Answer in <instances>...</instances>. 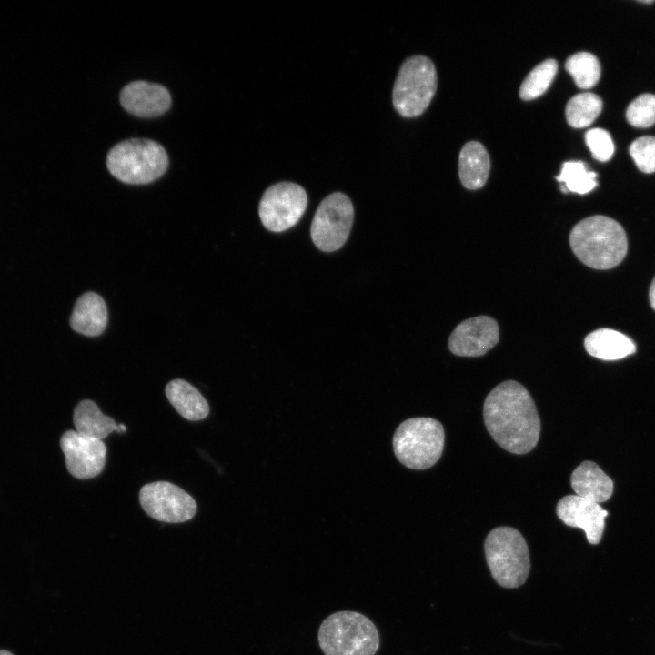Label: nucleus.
I'll return each mask as SVG.
<instances>
[{"mask_svg": "<svg viewBox=\"0 0 655 655\" xmlns=\"http://www.w3.org/2000/svg\"><path fill=\"white\" fill-rule=\"evenodd\" d=\"M120 103L134 116L155 117L167 111L171 96L167 89L159 84L134 81L122 89Z\"/></svg>", "mask_w": 655, "mask_h": 655, "instance_id": "4468645a", "label": "nucleus"}, {"mask_svg": "<svg viewBox=\"0 0 655 655\" xmlns=\"http://www.w3.org/2000/svg\"><path fill=\"white\" fill-rule=\"evenodd\" d=\"M445 442L441 423L431 418H408L393 436V449L400 463L412 469H426L440 458Z\"/></svg>", "mask_w": 655, "mask_h": 655, "instance_id": "423d86ee", "label": "nucleus"}, {"mask_svg": "<svg viewBox=\"0 0 655 655\" xmlns=\"http://www.w3.org/2000/svg\"><path fill=\"white\" fill-rule=\"evenodd\" d=\"M597 173L589 171L581 161H567L556 176L561 184L560 189L564 193L574 192L580 195L587 194L598 185Z\"/></svg>", "mask_w": 655, "mask_h": 655, "instance_id": "4be33fe9", "label": "nucleus"}, {"mask_svg": "<svg viewBox=\"0 0 655 655\" xmlns=\"http://www.w3.org/2000/svg\"><path fill=\"white\" fill-rule=\"evenodd\" d=\"M318 643L325 655H375L379 635L374 623L356 611H338L323 620Z\"/></svg>", "mask_w": 655, "mask_h": 655, "instance_id": "7ed1b4c3", "label": "nucleus"}, {"mask_svg": "<svg viewBox=\"0 0 655 655\" xmlns=\"http://www.w3.org/2000/svg\"><path fill=\"white\" fill-rule=\"evenodd\" d=\"M60 446L67 470L73 477L92 479L104 469L106 447L102 440L67 430L60 438Z\"/></svg>", "mask_w": 655, "mask_h": 655, "instance_id": "9b49d317", "label": "nucleus"}, {"mask_svg": "<svg viewBox=\"0 0 655 655\" xmlns=\"http://www.w3.org/2000/svg\"><path fill=\"white\" fill-rule=\"evenodd\" d=\"M484 550L491 575L499 585L514 589L525 583L530 570V558L527 542L518 529H493L485 539Z\"/></svg>", "mask_w": 655, "mask_h": 655, "instance_id": "39448f33", "label": "nucleus"}, {"mask_svg": "<svg viewBox=\"0 0 655 655\" xmlns=\"http://www.w3.org/2000/svg\"><path fill=\"white\" fill-rule=\"evenodd\" d=\"M0 655H13V654L7 650H0Z\"/></svg>", "mask_w": 655, "mask_h": 655, "instance_id": "c85d7f7f", "label": "nucleus"}, {"mask_svg": "<svg viewBox=\"0 0 655 655\" xmlns=\"http://www.w3.org/2000/svg\"><path fill=\"white\" fill-rule=\"evenodd\" d=\"M569 244L575 256L595 269H610L625 257L628 241L623 227L614 219L596 215L574 226Z\"/></svg>", "mask_w": 655, "mask_h": 655, "instance_id": "f03ea898", "label": "nucleus"}, {"mask_svg": "<svg viewBox=\"0 0 655 655\" xmlns=\"http://www.w3.org/2000/svg\"><path fill=\"white\" fill-rule=\"evenodd\" d=\"M584 347L590 355L603 360L620 359L636 351L630 338L610 328H600L588 334Z\"/></svg>", "mask_w": 655, "mask_h": 655, "instance_id": "f3484780", "label": "nucleus"}, {"mask_svg": "<svg viewBox=\"0 0 655 655\" xmlns=\"http://www.w3.org/2000/svg\"><path fill=\"white\" fill-rule=\"evenodd\" d=\"M437 89V71L432 61L423 55L404 61L397 75L392 102L404 117L420 116L429 106Z\"/></svg>", "mask_w": 655, "mask_h": 655, "instance_id": "0eeeda50", "label": "nucleus"}, {"mask_svg": "<svg viewBox=\"0 0 655 655\" xmlns=\"http://www.w3.org/2000/svg\"><path fill=\"white\" fill-rule=\"evenodd\" d=\"M601 110L602 100L598 95L581 93L568 101L565 115L570 126L582 128L592 124Z\"/></svg>", "mask_w": 655, "mask_h": 655, "instance_id": "412c9836", "label": "nucleus"}, {"mask_svg": "<svg viewBox=\"0 0 655 655\" xmlns=\"http://www.w3.org/2000/svg\"><path fill=\"white\" fill-rule=\"evenodd\" d=\"M144 511L152 519L167 523H181L196 513L195 499L181 488L167 482L146 484L139 491Z\"/></svg>", "mask_w": 655, "mask_h": 655, "instance_id": "9d476101", "label": "nucleus"}, {"mask_svg": "<svg viewBox=\"0 0 655 655\" xmlns=\"http://www.w3.org/2000/svg\"><path fill=\"white\" fill-rule=\"evenodd\" d=\"M565 68L579 88H591L600 79V65L598 58L589 52H579L569 56Z\"/></svg>", "mask_w": 655, "mask_h": 655, "instance_id": "5701e85b", "label": "nucleus"}, {"mask_svg": "<svg viewBox=\"0 0 655 655\" xmlns=\"http://www.w3.org/2000/svg\"><path fill=\"white\" fill-rule=\"evenodd\" d=\"M485 426L505 450L525 454L537 445L540 419L529 392L520 383L507 380L496 386L483 406Z\"/></svg>", "mask_w": 655, "mask_h": 655, "instance_id": "f257e3e1", "label": "nucleus"}, {"mask_svg": "<svg viewBox=\"0 0 655 655\" xmlns=\"http://www.w3.org/2000/svg\"><path fill=\"white\" fill-rule=\"evenodd\" d=\"M489 169V156L482 144L470 141L463 146L458 158V172L466 188L475 190L482 187Z\"/></svg>", "mask_w": 655, "mask_h": 655, "instance_id": "aec40b11", "label": "nucleus"}, {"mask_svg": "<svg viewBox=\"0 0 655 655\" xmlns=\"http://www.w3.org/2000/svg\"><path fill=\"white\" fill-rule=\"evenodd\" d=\"M630 154L638 168L644 173L655 172V137L645 136L634 140Z\"/></svg>", "mask_w": 655, "mask_h": 655, "instance_id": "a878e982", "label": "nucleus"}, {"mask_svg": "<svg viewBox=\"0 0 655 655\" xmlns=\"http://www.w3.org/2000/svg\"><path fill=\"white\" fill-rule=\"evenodd\" d=\"M166 396L175 409L186 419L198 421L207 417L209 405L202 394L187 381L171 380L166 387Z\"/></svg>", "mask_w": 655, "mask_h": 655, "instance_id": "6ab92c4d", "label": "nucleus"}, {"mask_svg": "<svg viewBox=\"0 0 655 655\" xmlns=\"http://www.w3.org/2000/svg\"><path fill=\"white\" fill-rule=\"evenodd\" d=\"M73 422L76 431L82 435L102 440L111 432H125L126 426L104 415L98 406L90 399L81 400L75 408Z\"/></svg>", "mask_w": 655, "mask_h": 655, "instance_id": "a211bd4d", "label": "nucleus"}, {"mask_svg": "<svg viewBox=\"0 0 655 655\" xmlns=\"http://www.w3.org/2000/svg\"><path fill=\"white\" fill-rule=\"evenodd\" d=\"M570 484L576 495L598 504L608 500L613 492L611 479L592 461H584L573 470Z\"/></svg>", "mask_w": 655, "mask_h": 655, "instance_id": "dca6fc26", "label": "nucleus"}, {"mask_svg": "<svg viewBox=\"0 0 655 655\" xmlns=\"http://www.w3.org/2000/svg\"><path fill=\"white\" fill-rule=\"evenodd\" d=\"M307 204V194L302 186L292 182H279L264 192L258 213L267 229L282 232L298 222Z\"/></svg>", "mask_w": 655, "mask_h": 655, "instance_id": "1a4fd4ad", "label": "nucleus"}, {"mask_svg": "<svg viewBox=\"0 0 655 655\" xmlns=\"http://www.w3.org/2000/svg\"><path fill=\"white\" fill-rule=\"evenodd\" d=\"M106 166L118 180L126 184L143 185L156 180L166 172L168 156L157 142L132 138L111 148Z\"/></svg>", "mask_w": 655, "mask_h": 655, "instance_id": "20e7f679", "label": "nucleus"}, {"mask_svg": "<svg viewBox=\"0 0 655 655\" xmlns=\"http://www.w3.org/2000/svg\"><path fill=\"white\" fill-rule=\"evenodd\" d=\"M556 513L567 526L582 529L589 543H600L608 511L598 503L578 495H567L557 503Z\"/></svg>", "mask_w": 655, "mask_h": 655, "instance_id": "ddd939ff", "label": "nucleus"}, {"mask_svg": "<svg viewBox=\"0 0 655 655\" xmlns=\"http://www.w3.org/2000/svg\"><path fill=\"white\" fill-rule=\"evenodd\" d=\"M628 122L635 127H649L655 124V95L643 94L635 98L626 112Z\"/></svg>", "mask_w": 655, "mask_h": 655, "instance_id": "393cba45", "label": "nucleus"}, {"mask_svg": "<svg viewBox=\"0 0 655 655\" xmlns=\"http://www.w3.org/2000/svg\"><path fill=\"white\" fill-rule=\"evenodd\" d=\"M70 325L73 330L85 336L102 334L107 325V308L104 299L94 292L81 296L76 302Z\"/></svg>", "mask_w": 655, "mask_h": 655, "instance_id": "2eb2a0df", "label": "nucleus"}, {"mask_svg": "<svg viewBox=\"0 0 655 655\" xmlns=\"http://www.w3.org/2000/svg\"><path fill=\"white\" fill-rule=\"evenodd\" d=\"M585 142L595 159L606 162L612 157L614 144L607 130L602 128L588 130L585 134Z\"/></svg>", "mask_w": 655, "mask_h": 655, "instance_id": "bb28decb", "label": "nucleus"}, {"mask_svg": "<svg viewBox=\"0 0 655 655\" xmlns=\"http://www.w3.org/2000/svg\"><path fill=\"white\" fill-rule=\"evenodd\" d=\"M499 326L488 316H479L458 324L448 338L449 350L460 357H479L499 341Z\"/></svg>", "mask_w": 655, "mask_h": 655, "instance_id": "f8f14e48", "label": "nucleus"}, {"mask_svg": "<svg viewBox=\"0 0 655 655\" xmlns=\"http://www.w3.org/2000/svg\"><path fill=\"white\" fill-rule=\"evenodd\" d=\"M650 302L652 307V308L655 310V277L653 281L651 282L650 287Z\"/></svg>", "mask_w": 655, "mask_h": 655, "instance_id": "cd10ccee", "label": "nucleus"}, {"mask_svg": "<svg viewBox=\"0 0 655 655\" xmlns=\"http://www.w3.org/2000/svg\"><path fill=\"white\" fill-rule=\"evenodd\" d=\"M558 71V63L547 59L534 67L526 76L519 88V96L523 100H532L543 95Z\"/></svg>", "mask_w": 655, "mask_h": 655, "instance_id": "b1692460", "label": "nucleus"}, {"mask_svg": "<svg viewBox=\"0 0 655 655\" xmlns=\"http://www.w3.org/2000/svg\"><path fill=\"white\" fill-rule=\"evenodd\" d=\"M354 217L353 205L345 194L325 197L314 215L310 234L315 246L324 252L339 249L347 241Z\"/></svg>", "mask_w": 655, "mask_h": 655, "instance_id": "6e6552de", "label": "nucleus"}]
</instances>
